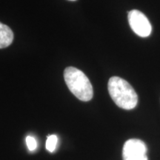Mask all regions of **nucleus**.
I'll list each match as a JSON object with an SVG mask.
<instances>
[{
    "label": "nucleus",
    "mask_w": 160,
    "mask_h": 160,
    "mask_svg": "<svg viewBox=\"0 0 160 160\" xmlns=\"http://www.w3.org/2000/svg\"><path fill=\"white\" fill-rule=\"evenodd\" d=\"M109 94L118 107L125 110L133 109L138 102V97L133 87L125 79L113 77L108 84Z\"/></svg>",
    "instance_id": "nucleus-1"
},
{
    "label": "nucleus",
    "mask_w": 160,
    "mask_h": 160,
    "mask_svg": "<svg viewBox=\"0 0 160 160\" xmlns=\"http://www.w3.org/2000/svg\"><path fill=\"white\" fill-rule=\"evenodd\" d=\"M66 85L71 93L81 101H90L93 96L91 82L85 73L73 67H68L64 71Z\"/></svg>",
    "instance_id": "nucleus-2"
},
{
    "label": "nucleus",
    "mask_w": 160,
    "mask_h": 160,
    "mask_svg": "<svg viewBox=\"0 0 160 160\" xmlns=\"http://www.w3.org/2000/svg\"><path fill=\"white\" fill-rule=\"evenodd\" d=\"M128 22L131 29L136 34L141 37H148L151 35L152 26L146 16L138 10L128 12Z\"/></svg>",
    "instance_id": "nucleus-3"
},
{
    "label": "nucleus",
    "mask_w": 160,
    "mask_h": 160,
    "mask_svg": "<svg viewBox=\"0 0 160 160\" xmlns=\"http://www.w3.org/2000/svg\"><path fill=\"white\" fill-rule=\"evenodd\" d=\"M147 151V146L143 141L138 139H128L123 146V160H148L146 155Z\"/></svg>",
    "instance_id": "nucleus-4"
},
{
    "label": "nucleus",
    "mask_w": 160,
    "mask_h": 160,
    "mask_svg": "<svg viewBox=\"0 0 160 160\" xmlns=\"http://www.w3.org/2000/svg\"><path fill=\"white\" fill-rule=\"evenodd\" d=\"M13 33L8 26L0 22V48H5L11 45Z\"/></svg>",
    "instance_id": "nucleus-5"
},
{
    "label": "nucleus",
    "mask_w": 160,
    "mask_h": 160,
    "mask_svg": "<svg viewBox=\"0 0 160 160\" xmlns=\"http://www.w3.org/2000/svg\"><path fill=\"white\" fill-rule=\"evenodd\" d=\"M58 143V137L57 135H49L48 136L47 140H46V149L51 153L55 151L57 148V145Z\"/></svg>",
    "instance_id": "nucleus-6"
},
{
    "label": "nucleus",
    "mask_w": 160,
    "mask_h": 160,
    "mask_svg": "<svg viewBox=\"0 0 160 160\" xmlns=\"http://www.w3.org/2000/svg\"><path fill=\"white\" fill-rule=\"evenodd\" d=\"M26 144H27L28 148L30 151H33L37 149V142L34 137H31V136H28L26 137Z\"/></svg>",
    "instance_id": "nucleus-7"
},
{
    "label": "nucleus",
    "mask_w": 160,
    "mask_h": 160,
    "mask_svg": "<svg viewBox=\"0 0 160 160\" xmlns=\"http://www.w3.org/2000/svg\"><path fill=\"white\" fill-rule=\"evenodd\" d=\"M69 1H76V0H69Z\"/></svg>",
    "instance_id": "nucleus-8"
}]
</instances>
